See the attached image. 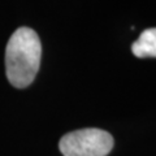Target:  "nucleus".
<instances>
[{"mask_svg": "<svg viewBox=\"0 0 156 156\" xmlns=\"http://www.w3.org/2000/svg\"><path fill=\"white\" fill-rule=\"evenodd\" d=\"M131 52L135 57H156V27L146 29L131 44Z\"/></svg>", "mask_w": 156, "mask_h": 156, "instance_id": "3", "label": "nucleus"}, {"mask_svg": "<svg viewBox=\"0 0 156 156\" xmlns=\"http://www.w3.org/2000/svg\"><path fill=\"white\" fill-rule=\"evenodd\" d=\"M113 144V136L108 131L87 128L65 134L58 142V148L64 156H107Z\"/></svg>", "mask_w": 156, "mask_h": 156, "instance_id": "2", "label": "nucleus"}, {"mask_svg": "<svg viewBox=\"0 0 156 156\" xmlns=\"http://www.w3.org/2000/svg\"><path fill=\"white\" fill-rule=\"evenodd\" d=\"M42 43L30 27L17 29L9 38L5 48V74L16 89H25L33 83L41 66Z\"/></svg>", "mask_w": 156, "mask_h": 156, "instance_id": "1", "label": "nucleus"}]
</instances>
